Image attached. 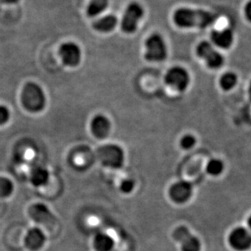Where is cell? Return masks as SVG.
Instances as JSON below:
<instances>
[{
  "label": "cell",
  "mask_w": 251,
  "mask_h": 251,
  "mask_svg": "<svg viewBox=\"0 0 251 251\" xmlns=\"http://www.w3.org/2000/svg\"><path fill=\"white\" fill-rule=\"evenodd\" d=\"M19 0H0V2H3V3H7V4H13V3H17Z\"/></svg>",
  "instance_id": "27"
},
{
  "label": "cell",
  "mask_w": 251,
  "mask_h": 251,
  "mask_svg": "<svg viewBox=\"0 0 251 251\" xmlns=\"http://www.w3.org/2000/svg\"><path fill=\"white\" fill-rule=\"evenodd\" d=\"M100 162L111 169H120L125 162V153L119 145L108 144L100 148L97 152Z\"/></svg>",
  "instance_id": "3"
},
{
  "label": "cell",
  "mask_w": 251,
  "mask_h": 251,
  "mask_svg": "<svg viewBox=\"0 0 251 251\" xmlns=\"http://www.w3.org/2000/svg\"><path fill=\"white\" fill-rule=\"evenodd\" d=\"M193 194V186L189 182L179 180L172 184L169 189L170 198L175 202H186Z\"/></svg>",
  "instance_id": "12"
},
{
  "label": "cell",
  "mask_w": 251,
  "mask_h": 251,
  "mask_svg": "<svg viewBox=\"0 0 251 251\" xmlns=\"http://www.w3.org/2000/svg\"><path fill=\"white\" fill-rule=\"evenodd\" d=\"M47 237L44 231L39 227H32L27 232L25 237V247L31 251H38L44 247Z\"/></svg>",
  "instance_id": "13"
},
{
  "label": "cell",
  "mask_w": 251,
  "mask_h": 251,
  "mask_svg": "<svg viewBox=\"0 0 251 251\" xmlns=\"http://www.w3.org/2000/svg\"><path fill=\"white\" fill-rule=\"evenodd\" d=\"M91 130L96 137L103 139L109 135L111 130V123L106 116L103 114H98L92 119Z\"/></svg>",
  "instance_id": "14"
},
{
  "label": "cell",
  "mask_w": 251,
  "mask_h": 251,
  "mask_svg": "<svg viewBox=\"0 0 251 251\" xmlns=\"http://www.w3.org/2000/svg\"><path fill=\"white\" fill-rule=\"evenodd\" d=\"M228 244L236 251H247L251 248V232L243 227H237L228 235Z\"/></svg>",
  "instance_id": "9"
},
{
  "label": "cell",
  "mask_w": 251,
  "mask_h": 251,
  "mask_svg": "<svg viewBox=\"0 0 251 251\" xmlns=\"http://www.w3.org/2000/svg\"><path fill=\"white\" fill-rule=\"evenodd\" d=\"M237 82V75L233 73H226L220 77V87L225 91H230L236 86Z\"/></svg>",
  "instance_id": "20"
},
{
  "label": "cell",
  "mask_w": 251,
  "mask_h": 251,
  "mask_svg": "<svg viewBox=\"0 0 251 251\" xmlns=\"http://www.w3.org/2000/svg\"><path fill=\"white\" fill-rule=\"evenodd\" d=\"M59 55L63 63L69 67L77 66L81 61L82 52L79 47L75 43H65L59 49Z\"/></svg>",
  "instance_id": "11"
},
{
  "label": "cell",
  "mask_w": 251,
  "mask_h": 251,
  "mask_svg": "<svg viewBox=\"0 0 251 251\" xmlns=\"http://www.w3.org/2000/svg\"><path fill=\"white\" fill-rule=\"evenodd\" d=\"M144 16V8L138 2H131L126 9L121 22L123 31L132 34L137 29L138 25Z\"/></svg>",
  "instance_id": "5"
},
{
  "label": "cell",
  "mask_w": 251,
  "mask_h": 251,
  "mask_svg": "<svg viewBox=\"0 0 251 251\" xmlns=\"http://www.w3.org/2000/svg\"><path fill=\"white\" fill-rule=\"evenodd\" d=\"M249 97L251 100V84H250V87H249Z\"/></svg>",
  "instance_id": "29"
},
{
  "label": "cell",
  "mask_w": 251,
  "mask_h": 251,
  "mask_svg": "<svg viewBox=\"0 0 251 251\" xmlns=\"http://www.w3.org/2000/svg\"><path fill=\"white\" fill-rule=\"evenodd\" d=\"M224 169H225L224 162L221 160L215 159V158L210 160L206 166V172L208 174L213 176H217L221 174L224 172Z\"/></svg>",
  "instance_id": "21"
},
{
  "label": "cell",
  "mask_w": 251,
  "mask_h": 251,
  "mask_svg": "<svg viewBox=\"0 0 251 251\" xmlns=\"http://www.w3.org/2000/svg\"><path fill=\"white\" fill-rule=\"evenodd\" d=\"M248 226H249L250 229L251 231V215L250 216L249 219H248Z\"/></svg>",
  "instance_id": "28"
},
{
  "label": "cell",
  "mask_w": 251,
  "mask_h": 251,
  "mask_svg": "<svg viewBox=\"0 0 251 251\" xmlns=\"http://www.w3.org/2000/svg\"><path fill=\"white\" fill-rule=\"evenodd\" d=\"M165 82L173 89L178 92H184L189 85L190 77L184 68L173 67L167 71L165 76Z\"/></svg>",
  "instance_id": "8"
},
{
  "label": "cell",
  "mask_w": 251,
  "mask_h": 251,
  "mask_svg": "<svg viewBox=\"0 0 251 251\" xmlns=\"http://www.w3.org/2000/svg\"><path fill=\"white\" fill-rule=\"evenodd\" d=\"M117 24H118L117 17L114 15H108L96 21L93 24V27L97 31L108 33L114 30Z\"/></svg>",
  "instance_id": "18"
},
{
  "label": "cell",
  "mask_w": 251,
  "mask_h": 251,
  "mask_svg": "<svg viewBox=\"0 0 251 251\" xmlns=\"http://www.w3.org/2000/svg\"><path fill=\"white\" fill-rule=\"evenodd\" d=\"M145 59L152 62H160L167 58V45L160 34H153L145 43Z\"/></svg>",
  "instance_id": "4"
},
{
  "label": "cell",
  "mask_w": 251,
  "mask_h": 251,
  "mask_svg": "<svg viewBox=\"0 0 251 251\" xmlns=\"http://www.w3.org/2000/svg\"><path fill=\"white\" fill-rule=\"evenodd\" d=\"M135 187V183L132 179H126L120 184V190L122 193L129 194L132 193Z\"/></svg>",
  "instance_id": "23"
},
{
  "label": "cell",
  "mask_w": 251,
  "mask_h": 251,
  "mask_svg": "<svg viewBox=\"0 0 251 251\" xmlns=\"http://www.w3.org/2000/svg\"><path fill=\"white\" fill-rule=\"evenodd\" d=\"M50 174L48 169L43 167H37L30 172L29 179L35 187L45 186L49 183Z\"/></svg>",
  "instance_id": "17"
},
{
  "label": "cell",
  "mask_w": 251,
  "mask_h": 251,
  "mask_svg": "<svg viewBox=\"0 0 251 251\" xmlns=\"http://www.w3.org/2000/svg\"><path fill=\"white\" fill-rule=\"evenodd\" d=\"M22 102L28 111L37 113L42 111L46 105V96L39 85L28 82L22 90Z\"/></svg>",
  "instance_id": "2"
},
{
  "label": "cell",
  "mask_w": 251,
  "mask_h": 251,
  "mask_svg": "<svg viewBox=\"0 0 251 251\" xmlns=\"http://www.w3.org/2000/svg\"><path fill=\"white\" fill-rule=\"evenodd\" d=\"M10 119L9 109L3 105H0V125L7 124Z\"/></svg>",
  "instance_id": "25"
},
{
  "label": "cell",
  "mask_w": 251,
  "mask_h": 251,
  "mask_svg": "<svg viewBox=\"0 0 251 251\" xmlns=\"http://www.w3.org/2000/svg\"><path fill=\"white\" fill-rule=\"evenodd\" d=\"M109 6V0H91L87 6L88 17H95L101 14Z\"/></svg>",
  "instance_id": "19"
},
{
  "label": "cell",
  "mask_w": 251,
  "mask_h": 251,
  "mask_svg": "<svg viewBox=\"0 0 251 251\" xmlns=\"http://www.w3.org/2000/svg\"><path fill=\"white\" fill-rule=\"evenodd\" d=\"M213 43L220 49H227L233 43V33L230 29L215 30L211 34Z\"/></svg>",
  "instance_id": "15"
},
{
  "label": "cell",
  "mask_w": 251,
  "mask_h": 251,
  "mask_svg": "<svg viewBox=\"0 0 251 251\" xmlns=\"http://www.w3.org/2000/svg\"><path fill=\"white\" fill-rule=\"evenodd\" d=\"M195 137L192 135H184L180 140V146L184 150H190L195 145Z\"/></svg>",
  "instance_id": "24"
},
{
  "label": "cell",
  "mask_w": 251,
  "mask_h": 251,
  "mask_svg": "<svg viewBox=\"0 0 251 251\" xmlns=\"http://www.w3.org/2000/svg\"><path fill=\"white\" fill-rule=\"evenodd\" d=\"M216 20L215 14L205 10L179 8L175 12L174 22L180 28L205 29L214 24Z\"/></svg>",
  "instance_id": "1"
},
{
  "label": "cell",
  "mask_w": 251,
  "mask_h": 251,
  "mask_svg": "<svg viewBox=\"0 0 251 251\" xmlns=\"http://www.w3.org/2000/svg\"><path fill=\"white\" fill-rule=\"evenodd\" d=\"M114 246V238L104 232H100L93 240V247L97 251H111Z\"/></svg>",
  "instance_id": "16"
},
{
  "label": "cell",
  "mask_w": 251,
  "mask_h": 251,
  "mask_svg": "<svg viewBox=\"0 0 251 251\" xmlns=\"http://www.w3.org/2000/svg\"><path fill=\"white\" fill-rule=\"evenodd\" d=\"M245 13H246V17H247V19L251 22V0L250 2H247V4L246 5Z\"/></svg>",
  "instance_id": "26"
},
{
  "label": "cell",
  "mask_w": 251,
  "mask_h": 251,
  "mask_svg": "<svg viewBox=\"0 0 251 251\" xmlns=\"http://www.w3.org/2000/svg\"><path fill=\"white\" fill-rule=\"evenodd\" d=\"M14 189L12 182L7 178H0V198H7L12 194Z\"/></svg>",
  "instance_id": "22"
},
{
  "label": "cell",
  "mask_w": 251,
  "mask_h": 251,
  "mask_svg": "<svg viewBox=\"0 0 251 251\" xmlns=\"http://www.w3.org/2000/svg\"><path fill=\"white\" fill-rule=\"evenodd\" d=\"M173 238L180 244L181 251H201V250L200 240L192 234L185 226L176 227L173 232Z\"/></svg>",
  "instance_id": "6"
},
{
  "label": "cell",
  "mask_w": 251,
  "mask_h": 251,
  "mask_svg": "<svg viewBox=\"0 0 251 251\" xmlns=\"http://www.w3.org/2000/svg\"><path fill=\"white\" fill-rule=\"evenodd\" d=\"M197 53L199 57L205 61L208 67L210 69H220L224 65L225 60L222 55L214 49L212 44L208 42H202L198 45Z\"/></svg>",
  "instance_id": "7"
},
{
  "label": "cell",
  "mask_w": 251,
  "mask_h": 251,
  "mask_svg": "<svg viewBox=\"0 0 251 251\" xmlns=\"http://www.w3.org/2000/svg\"><path fill=\"white\" fill-rule=\"evenodd\" d=\"M29 216L32 220L42 225H53L56 222V217L49 209L48 205L44 203H35L29 209Z\"/></svg>",
  "instance_id": "10"
}]
</instances>
